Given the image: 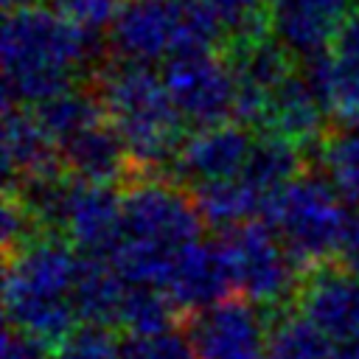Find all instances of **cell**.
I'll use <instances>...</instances> for the list:
<instances>
[{
    "label": "cell",
    "mask_w": 359,
    "mask_h": 359,
    "mask_svg": "<svg viewBox=\"0 0 359 359\" xmlns=\"http://www.w3.org/2000/svg\"><path fill=\"white\" fill-rule=\"evenodd\" d=\"M95 56V31L42 3L14 6L0 34L6 107H36L84 73Z\"/></svg>",
    "instance_id": "obj_1"
},
{
    "label": "cell",
    "mask_w": 359,
    "mask_h": 359,
    "mask_svg": "<svg viewBox=\"0 0 359 359\" xmlns=\"http://www.w3.org/2000/svg\"><path fill=\"white\" fill-rule=\"evenodd\" d=\"M81 255L56 236H31L11 247L3 272V309L8 325L45 342H59L79 320L73 286Z\"/></svg>",
    "instance_id": "obj_2"
},
{
    "label": "cell",
    "mask_w": 359,
    "mask_h": 359,
    "mask_svg": "<svg viewBox=\"0 0 359 359\" xmlns=\"http://www.w3.org/2000/svg\"><path fill=\"white\" fill-rule=\"evenodd\" d=\"M95 95L132 165L151 171L174 163L185 121L151 65L118 56L98 73Z\"/></svg>",
    "instance_id": "obj_3"
},
{
    "label": "cell",
    "mask_w": 359,
    "mask_h": 359,
    "mask_svg": "<svg viewBox=\"0 0 359 359\" xmlns=\"http://www.w3.org/2000/svg\"><path fill=\"white\" fill-rule=\"evenodd\" d=\"M202 216L194 196L163 180H140L123 194L121 241L109 261L126 283H165L171 258L180 247L199 238Z\"/></svg>",
    "instance_id": "obj_4"
},
{
    "label": "cell",
    "mask_w": 359,
    "mask_h": 359,
    "mask_svg": "<svg viewBox=\"0 0 359 359\" xmlns=\"http://www.w3.org/2000/svg\"><path fill=\"white\" fill-rule=\"evenodd\" d=\"M222 28L210 0H129L109 25V45L121 59L154 65L213 50Z\"/></svg>",
    "instance_id": "obj_5"
},
{
    "label": "cell",
    "mask_w": 359,
    "mask_h": 359,
    "mask_svg": "<svg viewBox=\"0 0 359 359\" xmlns=\"http://www.w3.org/2000/svg\"><path fill=\"white\" fill-rule=\"evenodd\" d=\"M264 213L297 266L309 269L325 266L328 258L339 255L342 238L353 219L339 191L317 174H297L292 182L278 188Z\"/></svg>",
    "instance_id": "obj_6"
},
{
    "label": "cell",
    "mask_w": 359,
    "mask_h": 359,
    "mask_svg": "<svg viewBox=\"0 0 359 359\" xmlns=\"http://www.w3.org/2000/svg\"><path fill=\"white\" fill-rule=\"evenodd\" d=\"M233 289L255 306H278L297 289V261L280 236L261 222H244L222 236Z\"/></svg>",
    "instance_id": "obj_7"
},
{
    "label": "cell",
    "mask_w": 359,
    "mask_h": 359,
    "mask_svg": "<svg viewBox=\"0 0 359 359\" xmlns=\"http://www.w3.org/2000/svg\"><path fill=\"white\" fill-rule=\"evenodd\" d=\"M165 90L182 115L194 126L224 123L236 115V73L230 59L213 50H191L171 56L163 70Z\"/></svg>",
    "instance_id": "obj_8"
},
{
    "label": "cell",
    "mask_w": 359,
    "mask_h": 359,
    "mask_svg": "<svg viewBox=\"0 0 359 359\" xmlns=\"http://www.w3.org/2000/svg\"><path fill=\"white\" fill-rule=\"evenodd\" d=\"M199 359H264L269 325L247 297L199 309L188 325Z\"/></svg>",
    "instance_id": "obj_9"
},
{
    "label": "cell",
    "mask_w": 359,
    "mask_h": 359,
    "mask_svg": "<svg viewBox=\"0 0 359 359\" xmlns=\"http://www.w3.org/2000/svg\"><path fill=\"white\" fill-rule=\"evenodd\" d=\"M252 135L244 123H210L199 126L191 137L182 140L174 168L182 180L202 185L216 180L238 177L252 151Z\"/></svg>",
    "instance_id": "obj_10"
},
{
    "label": "cell",
    "mask_w": 359,
    "mask_h": 359,
    "mask_svg": "<svg viewBox=\"0 0 359 359\" xmlns=\"http://www.w3.org/2000/svg\"><path fill=\"white\" fill-rule=\"evenodd\" d=\"M163 289L171 294V300L180 309H188V311H199L224 300L227 292L233 289V275H230V264L224 258L222 241L210 244L196 238L180 247L171 258Z\"/></svg>",
    "instance_id": "obj_11"
},
{
    "label": "cell",
    "mask_w": 359,
    "mask_h": 359,
    "mask_svg": "<svg viewBox=\"0 0 359 359\" xmlns=\"http://www.w3.org/2000/svg\"><path fill=\"white\" fill-rule=\"evenodd\" d=\"M300 311L337 345L359 339V278L348 269L317 266L300 286Z\"/></svg>",
    "instance_id": "obj_12"
},
{
    "label": "cell",
    "mask_w": 359,
    "mask_h": 359,
    "mask_svg": "<svg viewBox=\"0 0 359 359\" xmlns=\"http://www.w3.org/2000/svg\"><path fill=\"white\" fill-rule=\"evenodd\" d=\"M0 137L3 174L8 188H20L31 180L56 174L59 149L31 107H6Z\"/></svg>",
    "instance_id": "obj_13"
},
{
    "label": "cell",
    "mask_w": 359,
    "mask_h": 359,
    "mask_svg": "<svg viewBox=\"0 0 359 359\" xmlns=\"http://www.w3.org/2000/svg\"><path fill=\"white\" fill-rule=\"evenodd\" d=\"M328 107L306 73H289V79L272 93L264 126L289 137L297 146H309L320 137Z\"/></svg>",
    "instance_id": "obj_14"
},
{
    "label": "cell",
    "mask_w": 359,
    "mask_h": 359,
    "mask_svg": "<svg viewBox=\"0 0 359 359\" xmlns=\"http://www.w3.org/2000/svg\"><path fill=\"white\" fill-rule=\"evenodd\" d=\"M59 160L65 163L67 174L87 182H109V185L126 171V165H132L107 115L79 129L73 137H67L59 146Z\"/></svg>",
    "instance_id": "obj_15"
},
{
    "label": "cell",
    "mask_w": 359,
    "mask_h": 359,
    "mask_svg": "<svg viewBox=\"0 0 359 359\" xmlns=\"http://www.w3.org/2000/svg\"><path fill=\"white\" fill-rule=\"evenodd\" d=\"M194 202L205 224L230 230L236 224L252 222L255 213H264L269 196L261 194L247 177H230L216 182L194 185Z\"/></svg>",
    "instance_id": "obj_16"
},
{
    "label": "cell",
    "mask_w": 359,
    "mask_h": 359,
    "mask_svg": "<svg viewBox=\"0 0 359 359\" xmlns=\"http://www.w3.org/2000/svg\"><path fill=\"white\" fill-rule=\"evenodd\" d=\"M126 286L129 283L123 280V275L115 269L109 258L81 252V266H79V278L73 286V306H76L79 320L104 323V325L118 320V309H121Z\"/></svg>",
    "instance_id": "obj_17"
},
{
    "label": "cell",
    "mask_w": 359,
    "mask_h": 359,
    "mask_svg": "<svg viewBox=\"0 0 359 359\" xmlns=\"http://www.w3.org/2000/svg\"><path fill=\"white\" fill-rule=\"evenodd\" d=\"M303 73L311 79L334 118L342 123H359V70L334 59L328 48L325 53L306 59Z\"/></svg>",
    "instance_id": "obj_18"
},
{
    "label": "cell",
    "mask_w": 359,
    "mask_h": 359,
    "mask_svg": "<svg viewBox=\"0 0 359 359\" xmlns=\"http://www.w3.org/2000/svg\"><path fill=\"white\" fill-rule=\"evenodd\" d=\"M300 163H303L300 146L283 135L269 132L252 143V151L247 157L241 177H247L261 194L272 196L278 188H283L300 174Z\"/></svg>",
    "instance_id": "obj_19"
},
{
    "label": "cell",
    "mask_w": 359,
    "mask_h": 359,
    "mask_svg": "<svg viewBox=\"0 0 359 359\" xmlns=\"http://www.w3.org/2000/svg\"><path fill=\"white\" fill-rule=\"evenodd\" d=\"M337 342L303 311L280 314L269 325L266 359H334Z\"/></svg>",
    "instance_id": "obj_20"
},
{
    "label": "cell",
    "mask_w": 359,
    "mask_h": 359,
    "mask_svg": "<svg viewBox=\"0 0 359 359\" xmlns=\"http://www.w3.org/2000/svg\"><path fill=\"white\" fill-rule=\"evenodd\" d=\"M31 109L36 112L39 123L45 126V132L50 135L56 149L67 137H73L79 129H84V126H90V123L104 118V107H101L98 95H90V93L76 90V87H70V90H65V93L42 101L36 107H31Z\"/></svg>",
    "instance_id": "obj_21"
},
{
    "label": "cell",
    "mask_w": 359,
    "mask_h": 359,
    "mask_svg": "<svg viewBox=\"0 0 359 359\" xmlns=\"http://www.w3.org/2000/svg\"><path fill=\"white\" fill-rule=\"evenodd\" d=\"M180 306L171 300V294L160 286H143L129 283L118 309V325H123L132 337H149L168 331L174 323V311Z\"/></svg>",
    "instance_id": "obj_22"
},
{
    "label": "cell",
    "mask_w": 359,
    "mask_h": 359,
    "mask_svg": "<svg viewBox=\"0 0 359 359\" xmlns=\"http://www.w3.org/2000/svg\"><path fill=\"white\" fill-rule=\"evenodd\" d=\"M323 177L351 205H359V123H345L320 143Z\"/></svg>",
    "instance_id": "obj_23"
},
{
    "label": "cell",
    "mask_w": 359,
    "mask_h": 359,
    "mask_svg": "<svg viewBox=\"0 0 359 359\" xmlns=\"http://www.w3.org/2000/svg\"><path fill=\"white\" fill-rule=\"evenodd\" d=\"M121 342L104 323L73 325L53 351V359H118Z\"/></svg>",
    "instance_id": "obj_24"
},
{
    "label": "cell",
    "mask_w": 359,
    "mask_h": 359,
    "mask_svg": "<svg viewBox=\"0 0 359 359\" xmlns=\"http://www.w3.org/2000/svg\"><path fill=\"white\" fill-rule=\"evenodd\" d=\"M118 359H199L194 342L188 334H180L174 328L149 334V337H132L121 345Z\"/></svg>",
    "instance_id": "obj_25"
},
{
    "label": "cell",
    "mask_w": 359,
    "mask_h": 359,
    "mask_svg": "<svg viewBox=\"0 0 359 359\" xmlns=\"http://www.w3.org/2000/svg\"><path fill=\"white\" fill-rule=\"evenodd\" d=\"M126 3L129 0H53V6L62 14H67L73 22H79L90 31L109 28Z\"/></svg>",
    "instance_id": "obj_26"
},
{
    "label": "cell",
    "mask_w": 359,
    "mask_h": 359,
    "mask_svg": "<svg viewBox=\"0 0 359 359\" xmlns=\"http://www.w3.org/2000/svg\"><path fill=\"white\" fill-rule=\"evenodd\" d=\"M0 224H3V244H6V252L17 244H22L25 238L34 236L36 230V219L31 213V208L22 202V196L17 191L8 188L6 194V202H3V213H0Z\"/></svg>",
    "instance_id": "obj_27"
},
{
    "label": "cell",
    "mask_w": 359,
    "mask_h": 359,
    "mask_svg": "<svg viewBox=\"0 0 359 359\" xmlns=\"http://www.w3.org/2000/svg\"><path fill=\"white\" fill-rule=\"evenodd\" d=\"M210 3H213L216 14L222 17L224 28H230L236 34V31L266 22L272 0H210Z\"/></svg>",
    "instance_id": "obj_28"
},
{
    "label": "cell",
    "mask_w": 359,
    "mask_h": 359,
    "mask_svg": "<svg viewBox=\"0 0 359 359\" xmlns=\"http://www.w3.org/2000/svg\"><path fill=\"white\" fill-rule=\"evenodd\" d=\"M0 359H53L48 351V342L8 325L3 331V345H0Z\"/></svg>",
    "instance_id": "obj_29"
},
{
    "label": "cell",
    "mask_w": 359,
    "mask_h": 359,
    "mask_svg": "<svg viewBox=\"0 0 359 359\" xmlns=\"http://www.w3.org/2000/svg\"><path fill=\"white\" fill-rule=\"evenodd\" d=\"M331 53L342 65L359 70V8L348 11L342 17V22L337 25V34H334V42H331Z\"/></svg>",
    "instance_id": "obj_30"
},
{
    "label": "cell",
    "mask_w": 359,
    "mask_h": 359,
    "mask_svg": "<svg viewBox=\"0 0 359 359\" xmlns=\"http://www.w3.org/2000/svg\"><path fill=\"white\" fill-rule=\"evenodd\" d=\"M339 261H342V269L359 278V216H353L348 224V233L339 247Z\"/></svg>",
    "instance_id": "obj_31"
},
{
    "label": "cell",
    "mask_w": 359,
    "mask_h": 359,
    "mask_svg": "<svg viewBox=\"0 0 359 359\" xmlns=\"http://www.w3.org/2000/svg\"><path fill=\"white\" fill-rule=\"evenodd\" d=\"M294 6H303V8H311L334 22H342V17L348 14V0H289Z\"/></svg>",
    "instance_id": "obj_32"
},
{
    "label": "cell",
    "mask_w": 359,
    "mask_h": 359,
    "mask_svg": "<svg viewBox=\"0 0 359 359\" xmlns=\"http://www.w3.org/2000/svg\"><path fill=\"white\" fill-rule=\"evenodd\" d=\"M6 8H14V6H25V3H36V0H3Z\"/></svg>",
    "instance_id": "obj_33"
}]
</instances>
